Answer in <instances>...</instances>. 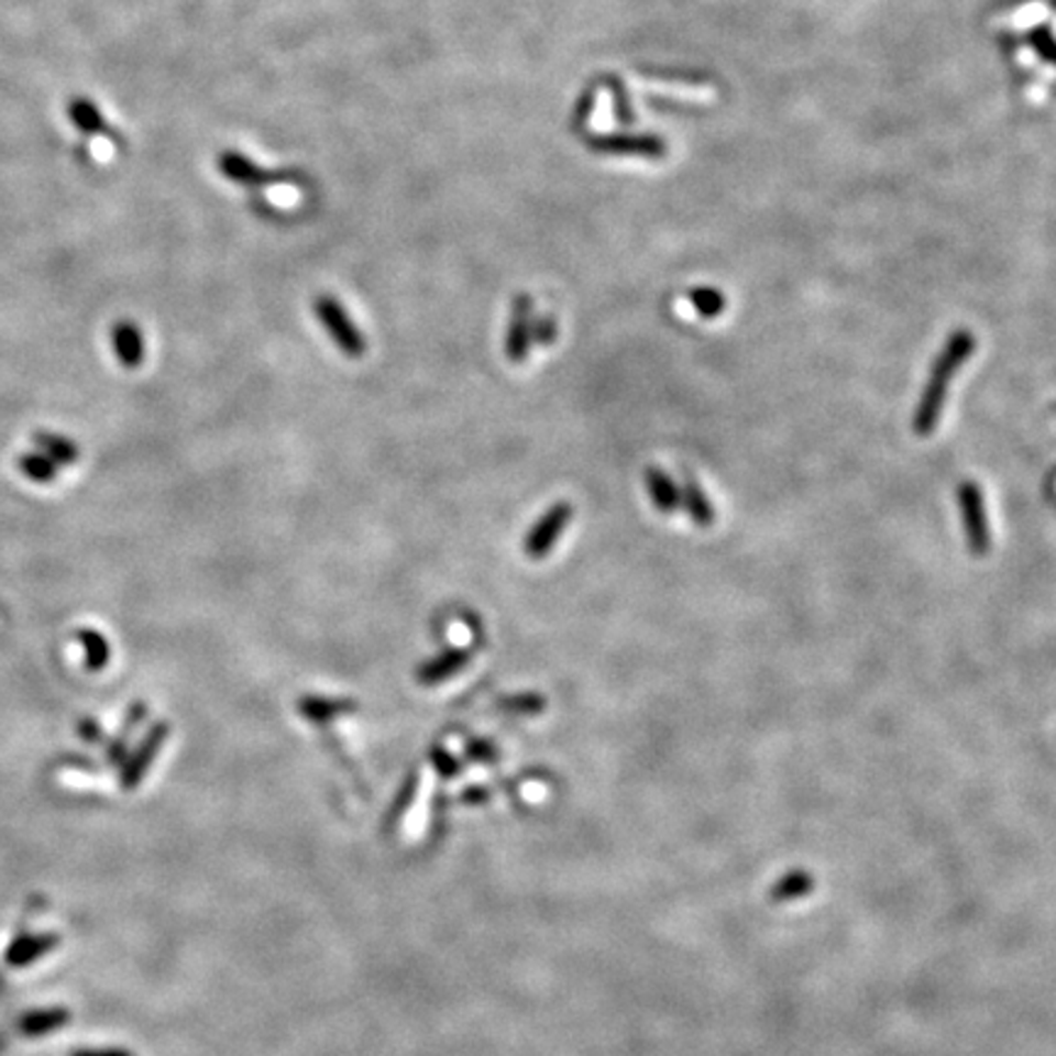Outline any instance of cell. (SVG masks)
Wrapping results in <instances>:
<instances>
[{
  "label": "cell",
  "mask_w": 1056,
  "mask_h": 1056,
  "mask_svg": "<svg viewBox=\"0 0 1056 1056\" xmlns=\"http://www.w3.org/2000/svg\"><path fill=\"white\" fill-rule=\"evenodd\" d=\"M974 350H976V338L971 330L966 328L954 330L949 340H946L937 360L932 362L930 380L924 384L915 416H912V431H915V436L927 438L934 433V428H937L944 411L946 394H949V384L956 377V372L966 365L968 358L974 355Z\"/></svg>",
  "instance_id": "6da1fadb"
},
{
  "label": "cell",
  "mask_w": 1056,
  "mask_h": 1056,
  "mask_svg": "<svg viewBox=\"0 0 1056 1056\" xmlns=\"http://www.w3.org/2000/svg\"><path fill=\"white\" fill-rule=\"evenodd\" d=\"M314 314L321 326L326 328L328 338L340 348L345 358L350 360H360L367 352V340L362 336V330L358 323L352 321L350 314L345 311V306L340 304L336 296L321 294L314 301Z\"/></svg>",
  "instance_id": "7a4b0ae2"
},
{
  "label": "cell",
  "mask_w": 1056,
  "mask_h": 1056,
  "mask_svg": "<svg viewBox=\"0 0 1056 1056\" xmlns=\"http://www.w3.org/2000/svg\"><path fill=\"white\" fill-rule=\"evenodd\" d=\"M572 516H575V506L570 502L550 504L524 536V543H521L524 556L531 560H543L553 553V548L560 541V536L565 534Z\"/></svg>",
  "instance_id": "3957f363"
},
{
  "label": "cell",
  "mask_w": 1056,
  "mask_h": 1056,
  "mask_svg": "<svg viewBox=\"0 0 1056 1056\" xmlns=\"http://www.w3.org/2000/svg\"><path fill=\"white\" fill-rule=\"evenodd\" d=\"M956 502H959L968 550H971V556L981 558L990 550V526L983 492L976 482H961L959 490H956Z\"/></svg>",
  "instance_id": "277c9868"
},
{
  "label": "cell",
  "mask_w": 1056,
  "mask_h": 1056,
  "mask_svg": "<svg viewBox=\"0 0 1056 1056\" xmlns=\"http://www.w3.org/2000/svg\"><path fill=\"white\" fill-rule=\"evenodd\" d=\"M534 345V301L528 294H519L512 306V321L506 326L504 355L514 365H521L531 355Z\"/></svg>",
  "instance_id": "5b68a950"
},
{
  "label": "cell",
  "mask_w": 1056,
  "mask_h": 1056,
  "mask_svg": "<svg viewBox=\"0 0 1056 1056\" xmlns=\"http://www.w3.org/2000/svg\"><path fill=\"white\" fill-rule=\"evenodd\" d=\"M218 169L223 172L226 179L242 184V186H264V184H279V182H294L296 179V174L289 172V169H282V172L262 169L260 164L250 162L245 154H240L235 150L220 152Z\"/></svg>",
  "instance_id": "8992f818"
},
{
  "label": "cell",
  "mask_w": 1056,
  "mask_h": 1056,
  "mask_svg": "<svg viewBox=\"0 0 1056 1056\" xmlns=\"http://www.w3.org/2000/svg\"><path fill=\"white\" fill-rule=\"evenodd\" d=\"M472 656H475V651H472L470 646H450V648H446V651H440L438 656L424 660V663L416 668L414 678H416L418 685L436 688V685H440V682H446L450 678H455L458 673H462V670L470 666Z\"/></svg>",
  "instance_id": "52a82bcc"
},
{
  "label": "cell",
  "mask_w": 1056,
  "mask_h": 1056,
  "mask_svg": "<svg viewBox=\"0 0 1056 1056\" xmlns=\"http://www.w3.org/2000/svg\"><path fill=\"white\" fill-rule=\"evenodd\" d=\"M587 147L600 154H638V157L658 160L668 150V145L658 135H590Z\"/></svg>",
  "instance_id": "ba28073f"
},
{
  "label": "cell",
  "mask_w": 1056,
  "mask_h": 1056,
  "mask_svg": "<svg viewBox=\"0 0 1056 1056\" xmlns=\"http://www.w3.org/2000/svg\"><path fill=\"white\" fill-rule=\"evenodd\" d=\"M646 490L660 514H675L680 509V484L666 470L651 465L646 470Z\"/></svg>",
  "instance_id": "9c48e42d"
},
{
  "label": "cell",
  "mask_w": 1056,
  "mask_h": 1056,
  "mask_svg": "<svg viewBox=\"0 0 1056 1056\" xmlns=\"http://www.w3.org/2000/svg\"><path fill=\"white\" fill-rule=\"evenodd\" d=\"M358 704L352 700H336V697H321V695H306L299 700V714L306 717L308 722L316 724H326L333 722L343 714L355 712Z\"/></svg>",
  "instance_id": "30bf717a"
},
{
  "label": "cell",
  "mask_w": 1056,
  "mask_h": 1056,
  "mask_svg": "<svg viewBox=\"0 0 1056 1056\" xmlns=\"http://www.w3.org/2000/svg\"><path fill=\"white\" fill-rule=\"evenodd\" d=\"M680 509H685V514L692 519V524L697 526H712L714 524V506L710 502L707 494L700 487V484L688 477L680 484Z\"/></svg>",
  "instance_id": "8fae6325"
},
{
  "label": "cell",
  "mask_w": 1056,
  "mask_h": 1056,
  "mask_svg": "<svg viewBox=\"0 0 1056 1056\" xmlns=\"http://www.w3.org/2000/svg\"><path fill=\"white\" fill-rule=\"evenodd\" d=\"M113 345L116 355L125 367H138L142 358H145V343H142L140 328L132 323H118L113 328Z\"/></svg>",
  "instance_id": "7c38bea8"
},
{
  "label": "cell",
  "mask_w": 1056,
  "mask_h": 1056,
  "mask_svg": "<svg viewBox=\"0 0 1056 1056\" xmlns=\"http://www.w3.org/2000/svg\"><path fill=\"white\" fill-rule=\"evenodd\" d=\"M167 734H169L167 722H160V724L152 726L150 734L145 736V741H142V746L138 748V754H135V758H132V763L128 768V783H135V780L142 773H145V768L150 766L154 754H157L162 748L164 739H167Z\"/></svg>",
  "instance_id": "4fadbf2b"
},
{
  "label": "cell",
  "mask_w": 1056,
  "mask_h": 1056,
  "mask_svg": "<svg viewBox=\"0 0 1056 1056\" xmlns=\"http://www.w3.org/2000/svg\"><path fill=\"white\" fill-rule=\"evenodd\" d=\"M688 301L702 318H717L726 308V296L714 286H695L690 289Z\"/></svg>",
  "instance_id": "5bb4252c"
},
{
  "label": "cell",
  "mask_w": 1056,
  "mask_h": 1056,
  "mask_svg": "<svg viewBox=\"0 0 1056 1056\" xmlns=\"http://www.w3.org/2000/svg\"><path fill=\"white\" fill-rule=\"evenodd\" d=\"M499 707L514 714H541L546 710V700L538 692H516V695L502 697Z\"/></svg>",
  "instance_id": "9a60e30c"
},
{
  "label": "cell",
  "mask_w": 1056,
  "mask_h": 1056,
  "mask_svg": "<svg viewBox=\"0 0 1056 1056\" xmlns=\"http://www.w3.org/2000/svg\"><path fill=\"white\" fill-rule=\"evenodd\" d=\"M79 641L86 646V666L88 670H101L108 663V644L101 634L79 631Z\"/></svg>",
  "instance_id": "2e32d148"
},
{
  "label": "cell",
  "mask_w": 1056,
  "mask_h": 1056,
  "mask_svg": "<svg viewBox=\"0 0 1056 1056\" xmlns=\"http://www.w3.org/2000/svg\"><path fill=\"white\" fill-rule=\"evenodd\" d=\"M35 443L42 448V450H47V455L54 458L59 462V465H69V462L76 460V448L69 443V440L66 438H59V436H50V433H37L35 436Z\"/></svg>",
  "instance_id": "e0dca14e"
},
{
  "label": "cell",
  "mask_w": 1056,
  "mask_h": 1056,
  "mask_svg": "<svg viewBox=\"0 0 1056 1056\" xmlns=\"http://www.w3.org/2000/svg\"><path fill=\"white\" fill-rule=\"evenodd\" d=\"M20 470L25 472V475H28L30 480H35V482H50L54 475H57V470H54L52 460L40 455V453L22 455V458H20Z\"/></svg>",
  "instance_id": "ac0fdd59"
},
{
  "label": "cell",
  "mask_w": 1056,
  "mask_h": 1056,
  "mask_svg": "<svg viewBox=\"0 0 1056 1056\" xmlns=\"http://www.w3.org/2000/svg\"><path fill=\"white\" fill-rule=\"evenodd\" d=\"M1030 44L1044 62L1056 66V40L1052 37L1049 30H1044V28L1032 30L1030 32Z\"/></svg>",
  "instance_id": "d6986e66"
},
{
  "label": "cell",
  "mask_w": 1056,
  "mask_h": 1056,
  "mask_svg": "<svg viewBox=\"0 0 1056 1056\" xmlns=\"http://www.w3.org/2000/svg\"><path fill=\"white\" fill-rule=\"evenodd\" d=\"M72 118H74V123L84 128V130H101L103 128L101 113H98V110L86 101H76L72 106Z\"/></svg>",
  "instance_id": "ffe728a7"
},
{
  "label": "cell",
  "mask_w": 1056,
  "mask_h": 1056,
  "mask_svg": "<svg viewBox=\"0 0 1056 1056\" xmlns=\"http://www.w3.org/2000/svg\"><path fill=\"white\" fill-rule=\"evenodd\" d=\"M556 338H558V326L553 316L546 314V316L534 318V343L548 348L556 343Z\"/></svg>",
  "instance_id": "44dd1931"
},
{
  "label": "cell",
  "mask_w": 1056,
  "mask_h": 1056,
  "mask_svg": "<svg viewBox=\"0 0 1056 1056\" xmlns=\"http://www.w3.org/2000/svg\"><path fill=\"white\" fill-rule=\"evenodd\" d=\"M465 751L470 758H475L480 763H494L497 761V748H494L490 741H468Z\"/></svg>",
  "instance_id": "7402d4cb"
},
{
  "label": "cell",
  "mask_w": 1056,
  "mask_h": 1056,
  "mask_svg": "<svg viewBox=\"0 0 1056 1056\" xmlns=\"http://www.w3.org/2000/svg\"><path fill=\"white\" fill-rule=\"evenodd\" d=\"M431 758H433V766H436L443 776H455L458 770H460V763L455 761L453 756H450V754L446 751V748H433Z\"/></svg>",
  "instance_id": "603a6c76"
},
{
  "label": "cell",
  "mask_w": 1056,
  "mask_h": 1056,
  "mask_svg": "<svg viewBox=\"0 0 1056 1056\" xmlns=\"http://www.w3.org/2000/svg\"><path fill=\"white\" fill-rule=\"evenodd\" d=\"M1054 6H1056V0H1054Z\"/></svg>",
  "instance_id": "cb8c5ba5"
}]
</instances>
